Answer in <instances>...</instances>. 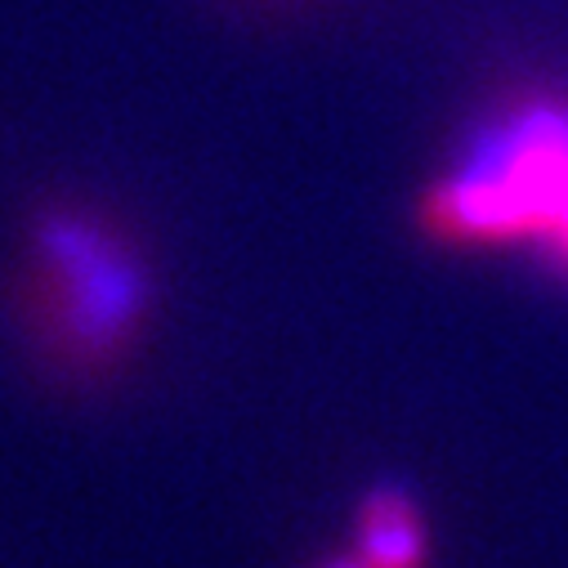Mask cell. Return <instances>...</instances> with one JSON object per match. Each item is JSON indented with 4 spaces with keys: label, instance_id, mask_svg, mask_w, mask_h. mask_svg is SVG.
Returning a JSON list of instances; mask_svg holds the SVG:
<instances>
[{
    "label": "cell",
    "instance_id": "cell-1",
    "mask_svg": "<svg viewBox=\"0 0 568 568\" xmlns=\"http://www.w3.org/2000/svg\"><path fill=\"white\" fill-rule=\"evenodd\" d=\"M416 233L448 251H528L568 277V94L488 108L416 193Z\"/></svg>",
    "mask_w": 568,
    "mask_h": 568
},
{
    "label": "cell",
    "instance_id": "cell-2",
    "mask_svg": "<svg viewBox=\"0 0 568 568\" xmlns=\"http://www.w3.org/2000/svg\"><path fill=\"white\" fill-rule=\"evenodd\" d=\"M28 305L50 354L94 376L134 345L153 310V277L94 211L45 206L28 229Z\"/></svg>",
    "mask_w": 568,
    "mask_h": 568
},
{
    "label": "cell",
    "instance_id": "cell-3",
    "mask_svg": "<svg viewBox=\"0 0 568 568\" xmlns=\"http://www.w3.org/2000/svg\"><path fill=\"white\" fill-rule=\"evenodd\" d=\"M367 568H430V524L407 484H372L354 510V546Z\"/></svg>",
    "mask_w": 568,
    "mask_h": 568
},
{
    "label": "cell",
    "instance_id": "cell-4",
    "mask_svg": "<svg viewBox=\"0 0 568 568\" xmlns=\"http://www.w3.org/2000/svg\"><path fill=\"white\" fill-rule=\"evenodd\" d=\"M314 568H367V564H363L354 550H345V555H327V559H318Z\"/></svg>",
    "mask_w": 568,
    "mask_h": 568
}]
</instances>
